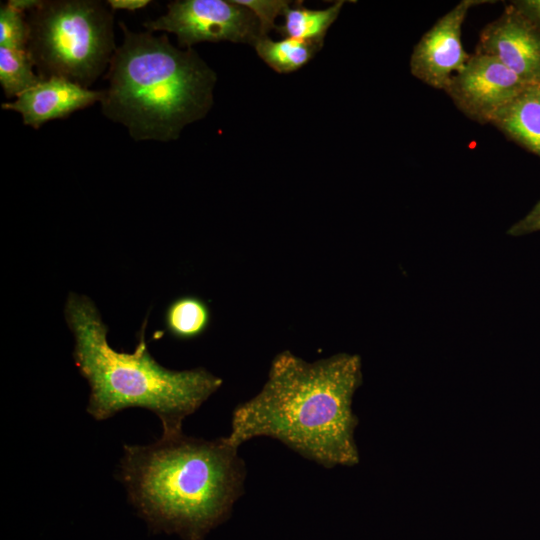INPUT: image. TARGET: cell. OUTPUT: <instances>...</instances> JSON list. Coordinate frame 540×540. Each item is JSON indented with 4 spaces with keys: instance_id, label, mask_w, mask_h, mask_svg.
Masks as SVG:
<instances>
[{
    "instance_id": "obj_1",
    "label": "cell",
    "mask_w": 540,
    "mask_h": 540,
    "mask_svg": "<svg viewBox=\"0 0 540 540\" xmlns=\"http://www.w3.org/2000/svg\"><path fill=\"white\" fill-rule=\"evenodd\" d=\"M361 383L358 355L339 353L308 363L283 351L273 359L261 391L234 409L226 439L238 448L266 436L326 468L356 465L358 418L352 400Z\"/></svg>"
},
{
    "instance_id": "obj_2",
    "label": "cell",
    "mask_w": 540,
    "mask_h": 540,
    "mask_svg": "<svg viewBox=\"0 0 540 540\" xmlns=\"http://www.w3.org/2000/svg\"><path fill=\"white\" fill-rule=\"evenodd\" d=\"M226 437L183 433L153 444L125 445L121 479L131 503L152 525L201 540L225 520L244 492L246 469Z\"/></svg>"
},
{
    "instance_id": "obj_3",
    "label": "cell",
    "mask_w": 540,
    "mask_h": 540,
    "mask_svg": "<svg viewBox=\"0 0 540 540\" xmlns=\"http://www.w3.org/2000/svg\"><path fill=\"white\" fill-rule=\"evenodd\" d=\"M123 32L101 90L100 107L109 120L123 125L135 141L169 142L213 106L214 70L193 48L181 50L166 34Z\"/></svg>"
},
{
    "instance_id": "obj_4",
    "label": "cell",
    "mask_w": 540,
    "mask_h": 540,
    "mask_svg": "<svg viewBox=\"0 0 540 540\" xmlns=\"http://www.w3.org/2000/svg\"><path fill=\"white\" fill-rule=\"evenodd\" d=\"M65 318L75 339V365L90 386L87 412L96 420L140 407L159 417L162 436H176L182 433L183 420L222 385L219 377L201 367L174 371L160 365L145 341L147 318L132 353L109 345L108 328L87 296L70 293Z\"/></svg>"
},
{
    "instance_id": "obj_5",
    "label": "cell",
    "mask_w": 540,
    "mask_h": 540,
    "mask_svg": "<svg viewBox=\"0 0 540 540\" xmlns=\"http://www.w3.org/2000/svg\"><path fill=\"white\" fill-rule=\"evenodd\" d=\"M26 18V52L42 79L63 78L89 89L107 71L117 48L107 3L42 0Z\"/></svg>"
},
{
    "instance_id": "obj_6",
    "label": "cell",
    "mask_w": 540,
    "mask_h": 540,
    "mask_svg": "<svg viewBox=\"0 0 540 540\" xmlns=\"http://www.w3.org/2000/svg\"><path fill=\"white\" fill-rule=\"evenodd\" d=\"M146 31H164L178 45L192 48L200 42L230 41L255 45L261 38L255 15L232 0H174L162 16L143 23Z\"/></svg>"
},
{
    "instance_id": "obj_7",
    "label": "cell",
    "mask_w": 540,
    "mask_h": 540,
    "mask_svg": "<svg viewBox=\"0 0 540 540\" xmlns=\"http://www.w3.org/2000/svg\"><path fill=\"white\" fill-rule=\"evenodd\" d=\"M528 86L496 57L475 52L451 78L445 92L466 116L490 124Z\"/></svg>"
},
{
    "instance_id": "obj_8",
    "label": "cell",
    "mask_w": 540,
    "mask_h": 540,
    "mask_svg": "<svg viewBox=\"0 0 540 540\" xmlns=\"http://www.w3.org/2000/svg\"><path fill=\"white\" fill-rule=\"evenodd\" d=\"M486 1L463 0L444 14L421 37L410 59L413 76L445 91L451 78L468 61L461 42V28L470 8Z\"/></svg>"
},
{
    "instance_id": "obj_9",
    "label": "cell",
    "mask_w": 540,
    "mask_h": 540,
    "mask_svg": "<svg viewBox=\"0 0 540 540\" xmlns=\"http://www.w3.org/2000/svg\"><path fill=\"white\" fill-rule=\"evenodd\" d=\"M475 52L496 57L528 85L540 84V31L512 3L481 31Z\"/></svg>"
},
{
    "instance_id": "obj_10",
    "label": "cell",
    "mask_w": 540,
    "mask_h": 540,
    "mask_svg": "<svg viewBox=\"0 0 540 540\" xmlns=\"http://www.w3.org/2000/svg\"><path fill=\"white\" fill-rule=\"evenodd\" d=\"M100 98L101 90H91L53 77L43 79L14 101L2 103L1 108L19 113L26 126L39 129L48 121L67 118L99 102Z\"/></svg>"
},
{
    "instance_id": "obj_11",
    "label": "cell",
    "mask_w": 540,
    "mask_h": 540,
    "mask_svg": "<svg viewBox=\"0 0 540 540\" xmlns=\"http://www.w3.org/2000/svg\"><path fill=\"white\" fill-rule=\"evenodd\" d=\"M490 124L540 157V84L529 85L501 108Z\"/></svg>"
},
{
    "instance_id": "obj_12",
    "label": "cell",
    "mask_w": 540,
    "mask_h": 540,
    "mask_svg": "<svg viewBox=\"0 0 540 540\" xmlns=\"http://www.w3.org/2000/svg\"><path fill=\"white\" fill-rule=\"evenodd\" d=\"M344 1H337L326 9H309L297 2L284 12V23L276 31L284 37L324 44V38L330 26L337 19Z\"/></svg>"
},
{
    "instance_id": "obj_13",
    "label": "cell",
    "mask_w": 540,
    "mask_h": 540,
    "mask_svg": "<svg viewBox=\"0 0 540 540\" xmlns=\"http://www.w3.org/2000/svg\"><path fill=\"white\" fill-rule=\"evenodd\" d=\"M208 305L194 295L180 296L167 306L164 323L168 333L176 339L190 340L201 336L210 324Z\"/></svg>"
},
{
    "instance_id": "obj_14",
    "label": "cell",
    "mask_w": 540,
    "mask_h": 540,
    "mask_svg": "<svg viewBox=\"0 0 540 540\" xmlns=\"http://www.w3.org/2000/svg\"><path fill=\"white\" fill-rule=\"evenodd\" d=\"M254 47L259 57L273 70L290 73L306 65L322 45L287 37L280 40L262 37Z\"/></svg>"
},
{
    "instance_id": "obj_15",
    "label": "cell",
    "mask_w": 540,
    "mask_h": 540,
    "mask_svg": "<svg viewBox=\"0 0 540 540\" xmlns=\"http://www.w3.org/2000/svg\"><path fill=\"white\" fill-rule=\"evenodd\" d=\"M33 68L26 50L0 47V85L7 99H16L43 80Z\"/></svg>"
},
{
    "instance_id": "obj_16",
    "label": "cell",
    "mask_w": 540,
    "mask_h": 540,
    "mask_svg": "<svg viewBox=\"0 0 540 540\" xmlns=\"http://www.w3.org/2000/svg\"><path fill=\"white\" fill-rule=\"evenodd\" d=\"M29 38L27 18L10 5L0 7V47L26 50Z\"/></svg>"
},
{
    "instance_id": "obj_17",
    "label": "cell",
    "mask_w": 540,
    "mask_h": 540,
    "mask_svg": "<svg viewBox=\"0 0 540 540\" xmlns=\"http://www.w3.org/2000/svg\"><path fill=\"white\" fill-rule=\"evenodd\" d=\"M250 10L257 18L260 25V34L262 37H268L272 29H277L275 20L283 15L286 9L292 3L284 0H232Z\"/></svg>"
},
{
    "instance_id": "obj_18",
    "label": "cell",
    "mask_w": 540,
    "mask_h": 540,
    "mask_svg": "<svg viewBox=\"0 0 540 540\" xmlns=\"http://www.w3.org/2000/svg\"><path fill=\"white\" fill-rule=\"evenodd\" d=\"M537 231H540V200L525 217L509 228L508 234L511 236H523Z\"/></svg>"
},
{
    "instance_id": "obj_19",
    "label": "cell",
    "mask_w": 540,
    "mask_h": 540,
    "mask_svg": "<svg viewBox=\"0 0 540 540\" xmlns=\"http://www.w3.org/2000/svg\"><path fill=\"white\" fill-rule=\"evenodd\" d=\"M540 31V0L511 2Z\"/></svg>"
},
{
    "instance_id": "obj_20",
    "label": "cell",
    "mask_w": 540,
    "mask_h": 540,
    "mask_svg": "<svg viewBox=\"0 0 540 540\" xmlns=\"http://www.w3.org/2000/svg\"><path fill=\"white\" fill-rule=\"evenodd\" d=\"M108 6L114 10L136 11L148 6L150 0H107Z\"/></svg>"
},
{
    "instance_id": "obj_21",
    "label": "cell",
    "mask_w": 540,
    "mask_h": 540,
    "mask_svg": "<svg viewBox=\"0 0 540 540\" xmlns=\"http://www.w3.org/2000/svg\"><path fill=\"white\" fill-rule=\"evenodd\" d=\"M42 0H9L8 5L20 12H30L40 6Z\"/></svg>"
}]
</instances>
